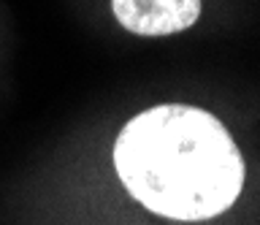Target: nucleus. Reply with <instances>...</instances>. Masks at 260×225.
<instances>
[{
	"mask_svg": "<svg viewBox=\"0 0 260 225\" xmlns=\"http://www.w3.org/2000/svg\"><path fill=\"white\" fill-rule=\"evenodd\" d=\"M114 168L141 206L187 222L222 214L244 184V160L228 127L182 103L130 119L114 144Z\"/></svg>",
	"mask_w": 260,
	"mask_h": 225,
	"instance_id": "obj_1",
	"label": "nucleus"
},
{
	"mask_svg": "<svg viewBox=\"0 0 260 225\" xmlns=\"http://www.w3.org/2000/svg\"><path fill=\"white\" fill-rule=\"evenodd\" d=\"M111 11L136 36H171L198 22L201 0H111Z\"/></svg>",
	"mask_w": 260,
	"mask_h": 225,
	"instance_id": "obj_2",
	"label": "nucleus"
}]
</instances>
